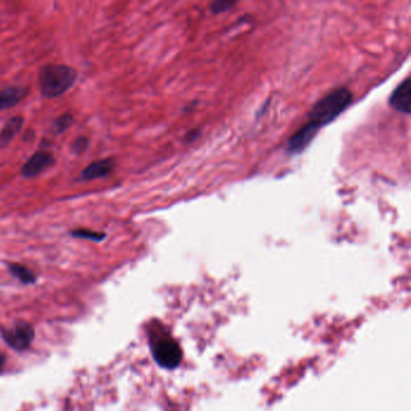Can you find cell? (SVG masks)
I'll list each match as a JSON object with an SVG mask.
<instances>
[{
	"mask_svg": "<svg viewBox=\"0 0 411 411\" xmlns=\"http://www.w3.org/2000/svg\"><path fill=\"white\" fill-rule=\"evenodd\" d=\"M70 235H73L74 238L93 240L96 243H100L107 237L104 232H97V230H87V228H77V230H70Z\"/></svg>",
	"mask_w": 411,
	"mask_h": 411,
	"instance_id": "obj_13",
	"label": "cell"
},
{
	"mask_svg": "<svg viewBox=\"0 0 411 411\" xmlns=\"http://www.w3.org/2000/svg\"><path fill=\"white\" fill-rule=\"evenodd\" d=\"M237 3L235 1H227V0H216V1H214L211 5H210V11L212 13H215V15H218V13H223L225 11H228V10L232 9L233 6H235Z\"/></svg>",
	"mask_w": 411,
	"mask_h": 411,
	"instance_id": "obj_14",
	"label": "cell"
},
{
	"mask_svg": "<svg viewBox=\"0 0 411 411\" xmlns=\"http://www.w3.org/2000/svg\"><path fill=\"white\" fill-rule=\"evenodd\" d=\"M77 80V71L66 64H47L39 70L38 84L43 97H61L68 92Z\"/></svg>",
	"mask_w": 411,
	"mask_h": 411,
	"instance_id": "obj_2",
	"label": "cell"
},
{
	"mask_svg": "<svg viewBox=\"0 0 411 411\" xmlns=\"http://www.w3.org/2000/svg\"><path fill=\"white\" fill-rule=\"evenodd\" d=\"M74 124V116L70 112H66L63 115L58 116L54 119L51 126V130L56 135H61L62 133L66 132Z\"/></svg>",
	"mask_w": 411,
	"mask_h": 411,
	"instance_id": "obj_12",
	"label": "cell"
},
{
	"mask_svg": "<svg viewBox=\"0 0 411 411\" xmlns=\"http://www.w3.org/2000/svg\"><path fill=\"white\" fill-rule=\"evenodd\" d=\"M3 338L13 349L23 351L31 346L34 339V329L29 323L18 322L13 327L4 329Z\"/></svg>",
	"mask_w": 411,
	"mask_h": 411,
	"instance_id": "obj_4",
	"label": "cell"
},
{
	"mask_svg": "<svg viewBox=\"0 0 411 411\" xmlns=\"http://www.w3.org/2000/svg\"><path fill=\"white\" fill-rule=\"evenodd\" d=\"M5 361H6V358H5L4 354L0 352V371H3V368H4Z\"/></svg>",
	"mask_w": 411,
	"mask_h": 411,
	"instance_id": "obj_17",
	"label": "cell"
},
{
	"mask_svg": "<svg viewBox=\"0 0 411 411\" xmlns=\"http://www.w3.org/2000/svg\"><path fill=\"white\" fill-rule=\"evenodd\" d=\"M10 273H13L15 278H17L23 283H34L36 281V276L31 269L18 263L9 264Z\"/></svg>",
	"mask_w": 411,
	"mask_h": 411,
	"instance_id": "obj_11",
	"label": "cell"
},
{
	"mask_svg": "<svg viewBox=\"0 0 411 411\" xmlns=\"http://www.w3.org/2000/svg\"><path fill=\"white\" fill-rule=\"evenodd\" d=\"M115 168L116 159L114 157L94 160L81 172L77 181H92L96 179L107 177Z\"/></svg>",
	"mask_w": 411,
	"mask_h": 411,
	"instance_id": "obj_7",
	"label": "cell"
},
{
	"mask_svg": "<svg viewBox=\"0 0 411 411\" xmlns=\"http://www.w3.org/2000/svg\"><path fill=\"white\" fill-rule=\"evenodd\" d=\"M198 137V130H195V132L188 133V134H187V137H186V140H187V142H188V140H190V142H192V140H195V139H197V137Z\"/></svg>",
	"mask_w": 411,
	"mask_h": 411,
	"instance_id": "obj_16",
	"label": "cell"
},
{
	"mask_svg": "<svg viewBox=\"0 0 411 411\" xmlns=\"http://www.w3.org/2000/svg\"><path fill=\"white\" fill-rule=\"evenodd\" d=\"M320 127L311 122L306 124L298 129L293 135H292L287 142V151L292 155H298L310 145V142L314 140L316 134L320 130Z\"/></svg>",
	"mask_w": 411,
	"mask_h": 411,
	"instance_id": "obj_6",
	"label": "cell"
},
{
	"mask_svg": "<svg viewBox=\"0 0 411 411\" xmlns=\"http://www.w3.org/2000/svg\"><path fill=\"white\" fill-rule=\"evenodd\" d=\"M389 104L394 110L407 114L411 112V77L403 81L402 84H398L389 99Z\"/></svg>",
	"mask_w": 411,
	"mask_h": 411,
	"instance_id": "obj_8",
	"label": "cell"
},
{
	"mask_svg": "<svg viewBox=\"0 0 411 411\" xmlns=\"http://www.w3.org/2000/svg\"><path fill=\"white\" fill-rule=\"evenodd\" d=\"M151 350L158 366L165 369H175L181 362L180 346L172 336L160 333L151 338Z\"/></svg>",
	"mask_w": 411,
	"mask_h": 411,
	"instance_id": "obj_3",
	"label": "cell"
},
{
	"mask_svg": "<svg viewBox=\"0 0 411 411\" xmlns=\"http://www.w3.org/2000/svg\"><path fill=\"white\" fill-rule=\"evenodd\" d=\"M28 89L20 86H10L0 91V111L8 110L26 98Z\"/></svg>",
	"mask_w": 411,
	"mask_h": 411,
	"instance_id": "obj_9",
	"label": "cell"
},
{
	"mask_svg": "<svg viewBox=\"0 0 411 411\" xmlns=\"http://www.w3.org/2000/svg\"><path fill=\"white\" fill-rule=\"evenodd\" d=\"M89 137H76L73 146H71V151L75 154V155H82L84 151L87 150L89 147Z\"/></svg>",
	"mask_w": 411,
	"mask_h": 411,
	"instance_id": "obj_15",
	"label": "cell"
},
{
	"mask_svg": "<svg viewBox=\"0 0 411 411\" xmlns=\"http://www.w3.org/2000/svg\"><path fill=\"white\" fill-rule=\"evenodd\" d=\"M56 163V158L49 151H36L31 158L27 160L26 164L21 169V175L26 179L39 177L40 174L46 172L47 169L53 167Z\"/></svg>",
	"mask_w": 411,
	"mask_h": 411,
	"instance_id": "obj_5",
	"label": "cell"
},
{
	"mask_svg": "<svg viewBox=\"0 0 411 411\" xmlns=\"http://www.w3.org/2000/svg\"><path fill=\"white\" fill-rule=\"evenodd\" d=\"M23 124H24V117L23 116H13V119H10L4 124L3 129L0 130V147L9 145L10 142L17 137L18 133L21 132Z\"/></svg>",
	"mask_w": 411,
	"mask_h": 411,
	"instance_id": "obj_10",
	"label": "cell"
},
{
	"mask_svg": "<svg viewBox=\"0 0 411 411\" xmlns=\"http://www.w3.org/2000/svg\"><path fill=\"white\" fill-rule=\"evenodd\" d=\"M354 100V94L346 87L333 89L327 96L321 98L308 114V122L316 124L320 128L331 124L343 114Z\"/></svg>",
	"mask_w": 411,
	"mask_h": 411,
	"instance_id": "obj_1",
	"label": "cell"
}]
</instances>
